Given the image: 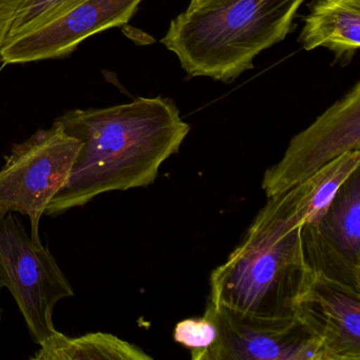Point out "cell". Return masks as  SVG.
Wrapping results in <instances>:
<instances>
[{
	"label": "cell",
	"instance_id": "17",
	"mask_svg": "<svg viewBox=\"0 0 360 360\" xmlns=\"http://www.w3.org/2000/svg\"><path fill=\"white\" fill-rule=\"evenodd\" d=\"M30 0H0V48L7 39L12 24Z\"/></svg>",
	"mask_w": 360,
	"mask_h": 360
},
{
	"label": "cell",
	"instance_id": "12",
	"mask_svg": "<svg viewBox=\"0 0 360 360\" xmlns=\"http://www.w3.org/2000/svg\"><path fill=\"white\" fill-rule=\"evenodd\" d=\"M316 225L343 254L360 264V169L341 186Z\"/></svg>",
	"mask_w": 360,
	"mask_h": 360
},
{
	"label": "cell",
	"instance_id": "14",
	"mask_svg": "<svg viewBox=\"0 0 360 360\" xmlns=\"http://www.w3.org/2000/svg\"><path fill=\"white\" fill-rule=\"evenodd\" d=\"M360 149L349 151L304 181V223L318 224L339 189L359 169Z\"/></svg>",
	"mask_w": 360,
	"mask_h": 360
},
{
	"label": "cell",
	"instance_id": "3",
	"mask_svg": "<svg viewBox=\"0 0 360 360\" xmlns=\"http://www.w3.org/2000/svg\"><path fill=\"white\" fill-rule=\"evenodd\" d=\"M304 0H226L187 9L170 22L162 44L191 77L231 83L254 68L257 56L283 41Z\"/></svg>",
	"mask_w": 360,
	"mask_h": 360
},
{
	"label": "cell",
	"instance_id": "19",
	"mask_svg": "<svg viewBox=\"0 0 360 360\" xmlns=\"http://www.w3.org/2000/svg\"><path fill=\"white\" fill-rule=\"evenodd\" d=\"M1 286H0V290H1ZM0 320H1V307H0Z\"/></svg>",
	"mask_w": 360,
	"mask_h": 360
},
{
	"label": "cell",
	"instance_id": "6",
	"mask_svg": "<svg viewBox=\"0 0 360 360\" xmlns=\"http://www.w3.org/2000/svg\"><path fill=\"white\" fill-rule=\"evenodd\" d=\"M356 149H360L359 82L290 140L283 158L265 172L261 186L267 198L288 191Z\"/></svg>",
	"mask_w": 360,
	"mask_h": 360
},
{
	"label": "cell",
	"instance_id": "7",
	"mask_svg": "<svg viewBox=\"0 0 360 360\" xmlns=\"http://www.w3.org/2000/svg\"><path fill=\"white\" fill-rule=\"evenodd\" d=\"M204 313L218 338L195 360H323L319 342L296 316L254 317L210 302Z\"/></svg>",
	"mask_w": 360,
	"mask_h": 360
},
{
	"label": "cell",
	"instance_id": "2",
	"mask_svg": "<svg viewBox=\"0 0 360 360\" xmlns=\"http://www.w3.org/2000/svg\"><path fill=\"white\" fill-rule=\"evenodd\" d=\"M304 183L271 195L241 242L210 274L208 302L259 318L295 316L313 280L303 256Z\"/></svg>",
	"mask_w": 360,
	"mask_h": 360
},
{
	"label": "cell",
	"instance_id": "1",
	"mask_svg": "<svg viewBox=\"0 0 360 360\" xmlns=\"http://www.w3.org/2000/svg\"><path fill=\"white\" fill-rule=\"evenodd\" d=\"M56 122L81 146L66 184L46 210L49 217L86 205L102 193L153 184L162 164L178 153L191 131L174 101L162 96L75 109Z\"/></svg>",
	"mask_w": 360,
	"mask_h": 360
},
{
	"label": "cell",
	"instance_id": "8",
	"mask_svg": "<svg viewBox=\"0 0 360 360\" xmlns=\"http://www.w3.org/2000/svg\"><path fill=\"white\" fill-rule=\"evenodd\" d=\"M141 1L83 0L39 28L6 41L0 60L25 64L68 56L92 35L127 24Z\"/></svg>",
	"mask_w": 360,
	"mask_h": 360
},
{
	"label": "cell",
	"instance_id": "5",
	"mask_svg": "<svg viewBox=\"0 0 360 360\" xmlns=\"http://www.w3.org/2000/svg\"><path fill=\"white\" fill-rule=\"evenodd\" d=\"M79 146L58 122L16 144L0 168V219L10 212L29 217L31 238L41 241V217L66 184Z\"/></svg>",
	"mask_w": 360,
	"mask_h": 360
},
{
	"label": "cell",
	"instance_id": "18",
	"mask_svg": "<svg viewBox=\"0 0 360 360\" xmlns=\"http://www.w3.org/2000/svg\"><path fill=\"white\" fill-rule=\"evenodd\" d=\"M226 0H191L189 7L187 9H202V8H210L214 6L225 3Z\"/></svg>",
	"mask_w": 360,
	"mask_h": 360
},
{
	"label": "cell",
	"instance_id": "13",
	"mask_svg": "<svg viewBox=\"0 0 360 360\" xmlns=\"http://www.w3.org/2000/svg\"><path fill=\"white\" fill-rule=\"evenodd\" d=\"M303 256L313 275L360 292V264L343 254L318 229L304 223L301 231Z\"/></svg>",
	"mask_w": 360,
	"mask_h": 360
},
{
	"label": "cell",
	"instance_id": "16",
	"mask_svg": "<svg viewBox=\"0 0 360 360\" xmlns=\"http://www.w3.org/2000/svg\"><path fill=\"white\" fill-rule=\"evenodd\" d=\"M218 334L216 323L204 313L202 317L188 318L179 322L174 328V339L191 349V358L195 360L202 352L216 342Z\"/></svg>",
	"mask_w": 360,
	"mask_h": 360
},
{
	"label": "cell",
	"instance_id": "4",
	"mask_svg": "<svg viewBox=\"0 0 360 360\" xmlns=\"http://www.w3.org/2000/svg\"><path fill=\"white\" fill-rule=\"evenodd\" d=\"M0 286L11 292L37 345L58 334L54 307L75 292L48 248L31 238L13 212L0 219Z\"/></svg>",
	"mask_w": 360,
	"mask_h": 360
},
{
	"label": "cell",
	"instance_id": "15",
	"mask_svg": "<svg viewBox=\"0 0 360 360\" xmlns=\"http://www.w3.org/2000/svg\"><path fill=\"white\" fill-rule=\"evenodd\" d=\"M81 1L83 0H30L14 20L6 41L39 28Z\"/></svg>",
	"mask_w": 360,
	"mask_h": 360
},
{
	"label": "cell",
	"instance_id": "11",
	"mask_svg": "<svg viewBox=\"0 0 360 360\" xmlns=\"http://www.w3.org/2000/svg\"><path fill=\"white\" fill-rule=\"evenodd\" d=\"M33 360H153L141 347L108 333L68 337L58 332L39 345Z\"/></svg>",
	"mask_w": 360,
	"mask_h": 360
},
{
	"label": "cell",
	"instance_id": "10",
	"mask_svg": "<svg viewBox=\"0 0 360 360\" xmlns=\"http://www.w3.org/2000/svg\"><path fill=\"white\" fill-rule=\"evenodd\" d=\"M299 41L311 51L326 48L335 62L347 66L360 46V0H314L309 5Z\"/></svg>",
	"mask_w": 360,
	"mask_h": 360
},
{
	"label": "cell",
	"instance_id": "9",
	"mask_svg": "<svg viewBox=\"0 0 360 360\" xmlns=\"http://www.w3.org/2000/svg\"><path fill=\"white\" fill-rule=\"evenodd\" d=\"M295 316L319 342L323 360H360V292L313 275Z\"/></svg>",
	"mask_w": 360,
	"mask_h": 360
}]
</instances>
